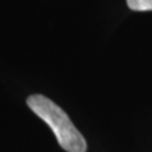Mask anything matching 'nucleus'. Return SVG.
Instances as JSON below:
<instances>
[{
	"label": "nucleus",
	"instance_id": "obj_2",
	"mask_svg": "<svg viewBox=\"0 0 152 152\" xmlns=\"http://www.w3.org/2000/svg\"><path fill=\"white\" fill-rule=\"evenodd\" d=\"M127 4L132 10H137V12L152 10V0H127Z\"/></svg>",
	"mask_w": 152,
	"mask_h": 152
},
{
	"label": "nucleus",
	"instance_id": "obj_1",
	"mask_svg": "<svg viewBox=\"0 0 152 152\" xmlns=\"http://www.w3.org/2000/svg\"><path fill=\"white\" fill-rule=\"evenodd\" d=\"M31 110L45 121L55 133L58 145L67 152H86V141L70 117L48 98L36 94L27 99Z\"/></svg>",
	"mask_w": 152,
	"mask_h": 152
}]
</instances>
